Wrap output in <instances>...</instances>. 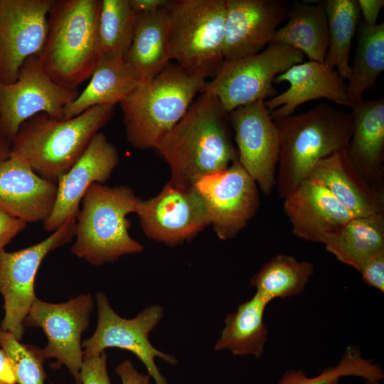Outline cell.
Listing matches in <instances>:
<instances>
[{
    "label": "cell",
    "mask_w": 384,
    "mask_h": 384,
    "mask_svg": "<svg viewBox=\"0 0 384 384\" xmlns=\"http://www.w3.org/2000/svg\"><path fill=\"white\" fill-rule=\"evenodd\" d=\"M53 1L0 0V82H15L25 60L41 52Z\"/></svg>",
    "instance_id": "cell-16"
},
{
    "label": "cell",
    "mask_w": 384,
    "mask_h": 384,
    "mask_svg": "<svg viewBox=\"0 0 384 384\" xmlns=\"http://www.w3.org/2000/svg\"><path fill=\"white\" fill-rule=\"evenodd\" d=\"M308 178L321 183L354 216L384 213V193L356 171L346 150L320 161Z\"/></svg>",
    "instance_id": "cell-23"
},
{
    "label": "cell",
    "mask_w": 384,
    "mask_h": 384,
    "mask_svg": "<svg viewBox=\"0 0 384 384\" xmlns=\"http://www.w3.org/2000/svg\"><path fill=\"white\" fill-rule=\"evenodd\" d=\"M283 208L297 237L321 242L354 215L319 182L306 178L284 198Z\"/></svg>",
    "instance_id": "cell-20"
},
{
    "label": "cell",
    "mask_w": 384,
    "mask_h": 384,
    "mask_svg": "<svg viewBox=\"0 0 384 384\" xmlns=\"http://www.w3.org/2000/svg\"><path fill=\"white\" fill-rule=\"evenodd\" d=\"M57 183L10 156L0 162V210L27 223H43L56 198Z\"/></svg>",
    "instance_id": "cell-19"
},
{
    "label": "cell",
    "mask_w": 384,
    "mask_h": 384,
    "mask_svg": "<svg viewBox=\"0 0 384 384\" xmlns=\"http://www.w3.org/2000/svg\"><path fill=\"white\" fill-rule=\"evenodd\" d=\"M141 200L128 186L92 184L75 215L72 253L92 265L102 266L142 252L144 246L129 234L127 218L137 213Z\"/></svg>",
    "instance_id": "cell-5"
},
{
    "label": "cell",
    "mask_w": 384,
    "mask_h": 384,
    "mask_svg": "<svg viewBox=\"0 0 384 384\" xmlns=\"http://www.w3.org/2000/svg\"><path fill=\"white\" fill-rule=\"evenodd\" d=\"M365 384H382L381 380H365Z\"/></svg>",
    "instance_id": "cell-43"
},
{
    "label": "cell",
    "mask_w": 384,
    "mask_h": 384,
    "mask_svg": "<svg viewBox=\"0 0 384 384\" xmlns=\"http://www.w3.org/2000/svg\"><path fill=\"white\" fill-rule=\"evenodd\" d=\"M119 162L116 146L99 132L85 152L57 183V193L53 210L43 223L46 232H53L68 219L75 217L82 199L89 187L105 183Z\"/></svg>",
    "instance_id": "cell-18"
},
{
    "label": "cell",
    "mask_w": 384,
    "mask_h": 384,
    "mask_svg": "<svg viewBox=\"0 0 384 384\" xmlns=\"http://www.w3.org/2000/svg\"><path fill=\"white\" fill-rule=\"evenodd\" d=\"M141 80L123 58L102 55L86 87L65 107L63 119L95 106L119 104Z\"/></svg>",
    "instance_id": "cell-24"
},
{
    "label": "cell",
    "mask_w": 384,
    "mask_h": 384,
    "mask_svg": "<svg viewBox=\"0 0 384 384\" xmlns=\"http://www.w3.org/2000/svg\"><path fill=\"white\" fill-rule=\"evenodd\" d=\"M169 0H129L131 7L137 14L153 13L166 6Z\"/></svg>",
    "instance_id": "cell-40"
},
{
    "label": "cell",
    "mask_w": 384,
    "mask_h": 384,
    "mask_svg": "<svg viewBox=\"0 0 384 384\" xmlns=\"http://www.w3.org/2000/svg\"><path fill=\"white\" fill-rule=\"evenodd\" d=\"M206 83L176 63L141 80L119 103L127 141L139 149H154L204 92Z\"/></svg>",
    "instance_id": "cell-6"
},
{
    "label": "cell",
    "mask_w": 384,
    "mask_h": 384,
    "mask_svg": "<svg viewBox=\"0 0 384 384\" xmlns=\"http://www.w3.org/2000/svg\"><path fill=\"white\" fill-rule=\"evenodd\" d=\"M136 213L144 233L168 246L190 240L210 225L206 205L195 187L169 181L156 196L141 200Z\"/></svg>",
    "instance_id": "cell-13"
},
{
    "label": "cell",
    "mask_w": 384,
    "mask_h": 384,
    "mask_svg": "<svg viewBox=\"0 0 384 384\" xmlns=\"http://www.w3.org/2000/svg\"><path fill=\"white\" fill-rule=\"evenodd\" d=\"M194 187L206 205L210 225L223 240L237 236L260 206L259 187L238 160L202 178Z\"/></svg>",
    "instance_id": "cell-14"
},
{
    "label": "cell",
    "mask_w": 384,
    "mask_h": 384,
    "mask_svg": "<svg viewBox=\"0 0 384 384\" xmlns=\"http://www.w3.org/2000/svg\"><path fill=\"white\" fill-rule=\"evenodd\" d=\"M274 121L280 138L276 188L282 199L308 178L320 161L346 150L352 132L350 112L324 102Z\"/></svg>",
    "instance_id": "cell-4"
},
{
    "label": "cell",
    "mask_w": 384,
    "mask_h": 384,
    "mask_svg": "<svg viewBox=\"0 0 384 384\" xmlns=\"http://www.w3.org/2000/svg\"><path fill=\"white\" fill-rule=\"evenodd\" d=\"M26 227L25 222L11 217L0 210V250L4 249V247Z\"/></svg>",
    "instance_id": "cell-37"
},
{
    "label": "cell",
    "mask_w": 384,
    "mask_h": 384,
    "mask_svg": "<svg viewBox=\"0 0 384 384\" xmlns=\"http://www.w3.org/2000/svg\"><path fill=\"white\" fill-rule=\"evenodd\" d=\"M0 347L10 361L17 384H44L45 358L41 348L22 344L12 334L1 329Z\"/></svg>",
    "instance_id": "cell-34"
},
{
    "label": "cell",
    "mask_w": 384,
    "mask_h": 384,
    "mask_svg": "<svg viewBox=\"0 0 384 384\" xmlns=\"http://www.w3.org/2000/svg\"><path fill=\"white\" fill-rule=\"evenodd\" d=\"M124 60L142 80L153 78L171 63L166 7L137 14L132 42Z\"/></svg>",
    "instance_id": "cell-27"
},
{
    "label": "cell",
    "mask_w": 384,
    "mask_h": 384,
    "mask_svg": "<svg viewBox=\"0 0 384 384\" xmlns=\"http://www.w3.org/2000/svg\"><path fill=\"white\" fill-rule=\"evenodd\" d=\"M93 307L90 294H81L60 304L36 298L23 321L24 327L42 329L48 339L41 348L43 358L55 359L50 365L54 369L65 366L76 384H80L83 362L81 336L89 326Z\"/></svg>",
    "instance_id": "cell-11"
},
{
    "label": "cell",
    "mask_w": 384,
    "mask_h": 384,
    "mask_svg": "<svg viewBox=\"0 0 384 384\" xmlns=\"http://www.w3.org/2000/svg\"><path fill=\"white\" fill-rule=\"evenodd\" d=\"M228 119L238 161L262 193L270 195L276 187L280 150L279 130L270 111L259 100L232 110Z\"/></svg>",
    "instance_id": "cell-15"
},
{
    "label": "cell",
    "mask_w": 384,
    "mask_h": 384,
    "mask_svg": "<svg viewBox=\"0 0 384 384\" xmlns=\"http://www.w3.org/2000/svg\"><path fill=\"white\" fill-rule=\"evenodd\" d=\"M363 23L369 26L377 24L380 11L384 6L383 0H357Z\"/></svg>",
    "instance_id": "cell-39"
},
{
    "label": "cell",
    "mask_w": 384,
    "mask_h": 384,
    "mask_svg": "<svg viewBox=\"0 0 384 384\" xmlns=\"http://www.w3.org/2000/svg\"><path fill=\"white\" fill-rule=\"evenodd\" d=\"M11 144L0 124V162L10 157Z\"/></svg>",
    "instance_id": "cell-42"
},
{
    "label": "cell",
    "mask_w": 384,
    "mask_h": 384,
    "mask_svg": "<svg viewBox=\"0 0 384 384\" xmlns=\"http://www.w3.org/2000/svg\"><path fill=\"white\" fill-rule=\"evenodd\" d=\"M304 59V55L295 48L270 43L256 54L224 60L218 74L207 82L204 92L215 96L229 113L275 96L274 78Z\"/></svg>",
    "instance_id": "cell-8"
},
{
    "label": "cell",
    "mask_w": 384,
    "mask_h": 384,
    "mask_svg": "<svg viewBox=\"0 0 384 384\" xmlns=\"http://www.w3.org/2000/svg\"><path fill=\"white\" fill-rule=\"evenodd\" d=\"M352 132L346 149L356 171L384 193V99L351 104Z\"/></svg>",
    "instance_id": "cell-22"
},
{
    "label": "cell",
    "mask_w": 384,
    "mask_h": 384,
    "mask_svg": "<svg viewBox=\"0 0 384 384\" xmlns=\"http://www.w3.org/2000/svg\"><path fill=\"white\" fill-rule=\"evenodd\" d=\"M115 373L120 378L122 384H150V375L139 373L130 360L120 363L116 367Z\"/></svg>",
    "instance_id": "cell-38"
},
{
    "label": "cell",
    "mask_w": 384,
    "mask_h": 384,
    "mask_svg": "<svg viewBox=\"0 0 384 384\" xmlns=\"http://www.w3.org/2000/svg\"><path fill=\"white\" fill-rule=\"evenodd\" d=\"M136 19L129 0H101L98 35L102 55L124 59L132 42Z\"/></svg>",
    "instance_id": "cell-32"
},
{
    "label": "cell",
    "mask_w": 384,
    "mask_h": 384,
    "mask_svg": "<svg viewBox=\"0 0 384 384\" xmlns=\"http://www.w3.org/2000/svg\"><path fill=\"white\" fill-rule=\"evenodd\" d=\"M114 111V106L98 105L67 119L36 114L20 127L12 141L11 156L57 183L112 119Z\"/></svg>",
    "instance_id": "cell-3"
},
{
    "label": "cell",
    "mask_w": 384,
    "mask_h": 384,
    "mask_svg": "<svg viewBox=\"0 0 384 384\" xmlns=\"http://www.w3.org/2000/svg\"><path fill=\"white\" fill-rule=\"evenodd\" d=\"M338 261L358 272L373 255L384 250V213L354 216L321 242Z\"/></svg>",
    "instance_id": "cell-25"
},
{
    "label": "cell",
    "mask_w": 384,
    "mask_h": 384,
    "mask_svg": "<svg viewBox=\"0 0 384 384\" xmlns=\"http://www.w3.org/2000/svg\"><path fill=\"white\" fill-rule=\"evenodd\" d=\"M329 46L324 63L343 80L351 76L349 63L352 40L361 20L357 0L325 1Z\"/></svg>",
    "instance_id": "cell-30"
},
{
    "label": "cell",
    "mask_w": 384,
    "mask_h": 384,
    "mask_svg": "<svg viewBox=\"0 0 384 384\" xmlns=\"http://www.w3.org/2000/svg\"><path fill=\"white\" fill-rule=\"evenodd\" d=\"M100 8L101 0L53 1L38 59L47 75L64 88L77 90L101 60Z\"/></svg>",
    "instance_id": "cell-2"
},
{
    "label": "cell",
    "mask_w": 384,
    "mask_h": 384,
    "mask_svg": "<svg viewBox=\"0 0 384 384\" xmlns=\"http://www.w3.org/2000/svg\"><path fill=\"white\" fill-rule=\"evenodd\" d=\"M79 93L55 83L43 69L38 56H31L22 64L15 82H0V124L12 142L22 124L36 114L63 119L65 107Z\"/></svg>",
    "instance_id": "cell-12"
},
{
    "label": "cell",
    "mask_w": 384,
    "mask_h": 384,
    "mask_svg": "<svg viewBox=\"0 0 384 384\" xmlns=\"http://www.w3.org/2000/svg\"><path fill=\"white\" fill-rule=\"evenodd\" d=\"M346 376L382 380L384 372L380 364L364 358L358 348L348 346L336 366H329L313 377L308 376L302 369H289L277 384H338L340 378Z\"/></svg>",
    "instance_id": "cell-33"
},
{
    "label": "cell",
    "mask_w": 384,
    "mask_h": 384,
    "mask_svg": "<svg viewBox=\"0 0 384 384\" xmlns=\"http://www.w3.org/2000/svg\"><path fill=\"white\" fill-rule=\"evenodd\" d=\"M75 227L73 217L38 243L15 252L0 250V294L5 312L0 329L18 341L24 334L23 321L37 298L34 283L38 268L50 252L73 239Z\"/></svg>",
    "instance_id": "cell-9"
},
{
    "label": "cell",
    "mask_w": 384,
    "mask_h": 384,
    "mask_svg": "<svg viewBox=\"0 0 384 384\" xmlns=\"http://www.w3.org/2000/svg\"><path fill=\"white\" fill-rule=\"evenodd\" d=\"M96 303L97 325L92 336L82 342L83 358L98 356L108 348L127 350L142 361L155 384H169L156 366L155 358L171 366L178 361L174 356L156 349L149 339L150 332L164 316V308L151 305L134 318L127 319L114 311L104 293H97Z\"/></svg>",
    "instance_id": "cell-10"
},
{
    "label": "cell",
    "mask_w": 384,
    "mask_h": 384,
    "mask_svg": "<svg viewBox=\"0 0 384 384\" xmlns=\"http://www.w3.org/2000/svg\"><path fill=\"white\" fill-rule=\"evenodd\" d=\"M166 11L171 60L190 75L214 78L224 62L225 0H169Z\"/></svg>",
    "instance_id": "cell-7"
},
{
    "label": "cell",
    "mask_w": 384,
    "mask_h": 384,
    "mask_svg": "<svg viewBox=\"0 0 384 384\" xmlns=\"http://www.w3.org/2000/svg\"><path fill=\"white\" fill-rule=\"evenodd\" d=\"M268 304L255 292L251 299L240 304L235 311L227 314L225 326L214 349L228 350L235 356L251 355L259 358L267 341L264 314Z\"/></svg>",
    "instance_id": "cell-28"
},
{
    "label": "cell",
    "mask_w": 384,
    "mask_h": 384,
    "mask_svg": "<svg viewBox=\"0 0 384 384\" xmlns=\"http://www.w3.org/2000/svg\"><path fill=\"white\" fill-rule=\"evenodd\" d=\"M230 128L228 113L215 96L204 92L196 97L154 148L170 167L169 181L191 188L238 160Z\"/></svg>",
    "instance_id": "cell-1"
},
{
    "label": "cell",
    "mask_w": 384,
    "mask_h": 384,
    "mask_svg": "<svg viewBox=\"0 0 384 384\" xmlns=\"http://www.w3.org/2000/svg\"><path fill=\"white\" fill-rule=\"evenodd\" d=\"M368 285L384 292V250L371 256L358 271Z\"/></svg>",
    "instance_id": "cell-36"
},
{
    "label": "cell",
    "mask_w": 384,
    "mask_h": 384,
    "mask_svg": "<svg viewBox=\"0 0 384 384\" xmlns=\"http://www.w3.org/2000/svg\"><path fill=\"white\" fill-rule=\"evenodd\" d=\"M346 85L350 105L362 100L384 70V23L369 26L363 22L358 30L357 48Z\"/></svg>",
    "instance_id": "cell-31"
},
{
    "label": "cell",
    "mask_w": 384,
    "mask_h": 384,
    "mask_svg": "<svg viewBox=\"0 0 384 384\" xmlns=\"http://www.w3.org/2000/svg\"><path fill=\"white\" fill-rule=\"evenodd\" d=\"M313 274L311 262L278 254L261 266L250 283L270 303L302 294Z\"/></svg>",
    "instance_id": "cell-29"
},
{
    "label": "cell",
    "mask_w": 384,
    "mask_h": 384,
    "mask_svg": "<svg viewBox=\"0 0 384 384\" xmlns=\"http://www.w3.org/2000/svg\"><path fill=\"white\" fill-rule=\"evenodd\" d=\"M105 352L95 356L83 358L80 368V384H111L107 368Z\"/></svg>",
    "instance_id": "cell-35"
},
{
    "label": "cell",
    "mask_w": 384,
    "mask_h": 384,
    "mask_svg": "<svg viewBox=\"0 0 384 384\" xmlns=\"http://www.w3.org/2000/svg\"><path fill=\"white\" fill-rule=\"evenodd\" d=\"M0 384H17L10 361L1 348L0 349Z\"/></svg>",
    "instance_id": "cell-41"
},
{
    "label": "cell",
    "mask_w": 384,
    "mask_h": 384,
    "mask_svg": "<svg viewBox=\"0 0 384 384\" xmlns=\"http://www.w3.org/2000/svg\"><path fill=\"white\" fill-rule=\"evenodd\" d=\"M289 6L284 0H225L224 60L265 49L287 18Z\"/></svg>",
    "instance_id": "cell-17"
},
{
    "label": "cell",
    "mask_w": 384,
    "mask_h": 384,
    "mask_svg": "<svg viewBox=\"0 0 384 384\" xmlns=\"http://www.w3.org/2000/svg\"><path fill=\"white\" fill-rule=\"evenodd\" d=\"M282 82L289 84L288 89L265 101L273 120L292 115L300 105L320 98L350 106L344 80L324 63L309 60L294 65L274 80Z\"/></svg>",
    "instance_id": "cell-21"
},
{
    "label": "cell",
    "mask_w": 384,
    "mask_h": 384,
    "mask_svg": "<svg viewBox=\"0 0 384 384\" xmlns=\"http://www.w3.org/2000/svg\"><path fill=\"white\" fill-rule=\"evenodd\" d=\"M286 23L278 28L271 43L295 48L309 60L324 63L329 46L325 1L316 4H290Z\"/></svg>",
    "instance_id": "cell-26"
}]
</instances>
